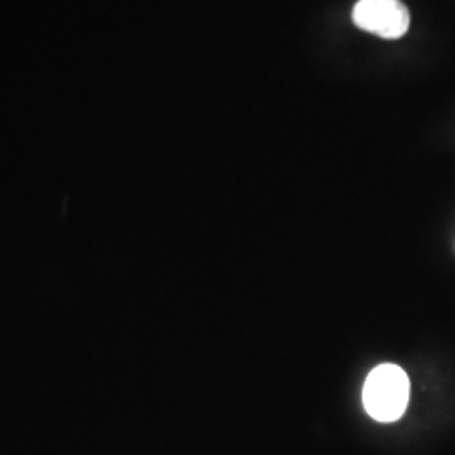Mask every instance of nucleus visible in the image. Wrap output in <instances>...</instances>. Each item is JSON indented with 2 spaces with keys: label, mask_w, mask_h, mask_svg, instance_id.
<instances>
[{
  "label": "nucleus",
  "mask_w": 455,
  "mask_h": 455,
  "mask_svg": "<svg viewBox=\"0 0 455 455\" xmlns=\"http://www.w3.org/2000/svg\"><path fill=\"white\" fill-rule=\"evenodd\" d=\"M365 411L378 422H396L409 403V378L398 365L386 363L367 375L363 388Z\"/></svg>",
  "instance_id": "nucleus-1"
},
{
  "label": "nucleus",
  "mask_w": 455,
  "mask_h": 455,
  "mask_svg": "<svg viewBox=\"0 0 455 455\" xmlns=\"http://www.w3.org/2000/svg\"><path fill=\"white\" fill-rule=\"evenodd\" d=\"M352 20L361 30L396 41L409 30V11L401 0H358Z\"/></svg>",
  "instance_id": "nucleus-2"
}]
</instances>
